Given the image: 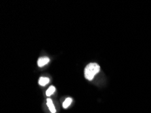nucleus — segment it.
<instances>
[{"instance_id": "f03ea898", "label": "nucleus", "mask_w": 151, "mask_h": 113, "mask_svg": "<svg viewBox=\"0 0 151 113\" xmlns=\"http://www.w3.org/2000/svg\"><path fill=\"white\" fill-rule=\"evenodd\" d=\"M49 62H50L49 58L42 57V58H39L37 64H38L39 66H40V67H42V66H45V64H47V63H48Z\"/></svg>"}, {"instance_id": "7ed1b4c3", "label": "nucleus", "mask_w": 151, "mask_h": 113, "mask_svg": "<svg viewBox=\"0 0 151 113\" xmlns=\"http://www.w3.org/2000/svg\"><path fill=\"white\" fill-rule=\"evenodd\" d=\"M47 107H49L50 110L51 111L52 113L56 112V108H55L51 99H50V98L47 99Z\"/></svg>"}, {"instance_id": "39448f33", "label": "nucleus", "mask_w": 151, "mask_h": 113, "mask_svg": "<svg viewBox=\"0 0 151 113\" xmlns=\"http://www.w3.org/2000/svg\"><path fill=\"white\" fill-rule=\"evenodd\" d=\"M71 102H72V99L71 98H67L65 100V102H64L63 104V108H67L70 105Z\"/></svg>"}, {"instance_id": "f257e3e1", "label": "nucleus", "mask_w": 151, "mask_h": 113, "mask_svg": "<svg viewBox=\"0 0 151 113\" xmlns=\"http://www.w3.org/2000/svg\"><path fill=\"white\" fill-rule=\"evenodd\" d=\"M100 71V66L96 63H90L85 68V77L89 81L93 79L94 76Z\"/></svg>"}, {"instance_id": "423d86ee", "label": "nucleus", "mask_w": 151, "mask_h": 113, "mask_svg": "<svg viewBox=\"0 0 151 113\" xmlns=\"http://www.w3.org/2000/svg\"><path fill=\"white\" fill-rule=\"evenodd\" d=\"M55 91V87L54 86H50L49 89H47L46 91V96H50L52 94H53L54 92Z\"/></svg>"}, {"instance_id": "20e7f679", "label": "nucleus", "mask_w": 151, "mask_h": 113, "mask_svg": "<svg viewBox=\"0 0 151 113\" xmlns=\"http://www.w3.org/2000/svg\"><path fill=\"white\" fill-rule=\"evenodd\" d=\"M50 81L49 78L47 77H40V80H39V84L40 85H42V86H45V85H47Z\"/></svg>"}]
</instances>
